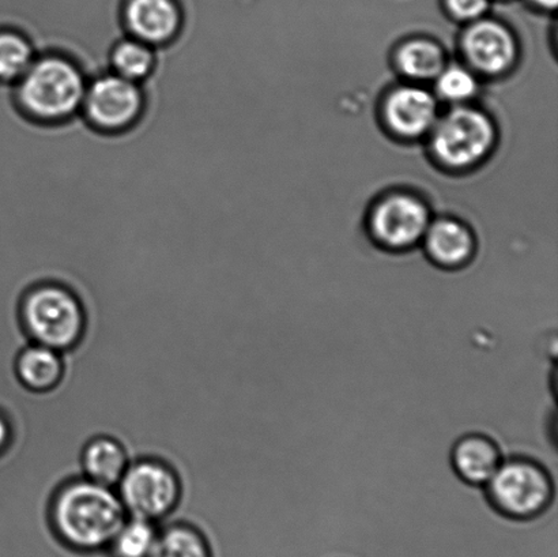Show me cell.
Listing matches in <instances>:
<instances>
[{
  "instance_id": "1",
  "label": "cell",
  "mask_w": 558,
  "mask_h": 557,
  "mask_svg": "<svg viewBox=\"0 0 558 557\" xmlns=\"http://www.w3.org/2000/svg\"><path fill=\"white\" fill-rule=\"evenodd\" d=\"M129 514L117 489L71 480L53 496L49 521L58 542L80 555L106 554Z\"/></svg>"
},
{
  "instance_id": "2",
  "label": "cell",
  "mask_w": 558,
  "mask_h": 557,
  "mask_svg": "<svg viewBox=\"0 0 558 557\" xmlns=\"http://www.w3.org/2000/svg\"><path fill=\"white\" fill-rule=\"evenodd\" d=\"M89 76L78 60L58 51L38 53L14 84L22 117L40 125H60L80 117Z\"/></svg>"
},
{
  "instance_id": "3",
  "label": "cell",
  "mask_w": 558,
  "mask_h": 557,
  "mask_svg": "<svg viewBox=\"0 0 558 557\" xmlns=\"http://www.w3.org/2000/svg\"><path fill=\"white\" fill-rule=\"evenodd\" d=\"M22 329L32 343L64 353L74 349L86 330V311L68 283L40 281L26 289L20 304Z\"/></svg>"
},
{
  "instance_id": "4",
  "label": "cell",
  "mask_w": 558,
  "mask_h": 557,
  "mask_svg": "<svg viewBox=\"0 0 558 557\" xmlns=\"http://www.w3.org/2000/svg\"><path fill=\"white\" fill-rule=\"evenodd\" d=\"M484 495L490 509L506 520L535 521L555 504V477L537 458L506 456L485 485Z\"/></svg>"
},
{
  "instance_id": "5",
  "label": "cell",
  "mask_w": 558,
  "mask_h": 557,
  "mask_svg": "<svg viewBox=\"0 0 558 557\" xmlns=\"http://www.w3.org/2000/svg\"><path fill=\"white\" fill-rule=\"evenodd\" d=\"M429 138L437 162L450 169H468L484 161L494 149L496 129L484 111L461 104L436 120Z\"/></svg>"
},
{
  "instance_id": "6",
  "label": "cell",
  "mask_w": 558,
  "mask_h": 557,
  "mask_svg": "<svg viewBox=\"0 0 558 557\" xmlns=\"http://www.w3.org/2000/svg\"><path fill=\"white\" fill-rule=\"evenodd\" d=\"M144 85L112 71L89 76L80 117L104 135H122L136 128L146 111Z\"/></svg>"
},
{
  "instance_id": "7",
  "label": "cell",
  "mask_w": 558,
  "mask_h": 557,
  "mask_svg": "<svg viewBox=\"0 0 558 557\" xmlns=\"http://www.w3.org/2000/svg\"><path fill=\"white\" fill-rule=\"evenodd\" d=\"M117 493L129 517L162 525L177 511L182 485L167 462L142 458L131 462Z\"/></svg>"
},
{
  "instance_id": "8",
  "label": "cell",
  "mask_w": 558,
  "mask_h": 557,
  "mask_svg": "<svg viewBox=\"0 0 558 557\" xmlns=\"http://www.w3.org/2000/svg\"><path fill=\"white\" fill-rule=\"evenodd\" d=\"M429 207L418 196L393 193L377 202L372 210V237L383 249L404 251L424 239L430 226Z\"/></svg>"
},
{
  "instance_id": "9",
  "label": "cell",
  "mask_w": 558,
  "mask_h": 557,
  "mask_svg": "<svg viewBox=\"0 0 558 557\" xmlns=\"http://www.w3.org/2000/svg\"><path fill=\"white\" fill-rule=\"evenodd\" d=\"M461 48L470 69L486 76L506 74L518 59L515 35L499 21L480 19L463 32Z\"/></svg>"
},
{
  "instance_id": "10",
  "label": "cell",
  "mask_w": 558,
  "mask_h": 557,
  "mask_svg": "<svg viewBox=\"0 0 558 557\" xmlns=\"http://www.w3.org/2000/svg\"><path fill=\"white\" fill-rule=\"evenodd\" d=\"M122 24L124 35L160 49L182 35L184 14L178 0H125Z\"/></svg>"
},
{
  "instance_id": "11",
  "label": "cell",
  "mask_w": 558,
  "mask_h": 557,
  "mask_svg": "<svg viewBox=\"0 0 558 557\" xmlns=\"http://www.w3.org/2000/svg\"><path fill=\"white\" fill-rule=\"evenodd\" d=\"M383 119L387 129L401 138H420L429 134L439 119L437 97L417 85L398 86L385 98Z\"/></svg>"
},
{
  "instance_id": "12",
  "label": "cell",
  "mask_w": 558,
  "mask_h": 557,
  "mask_svg": "<svg viewBox=\"0 0 558 557\" xmlns=\"http://www.w3.org/2000/svg\"><path fill=\"white\" fill-rule=\"evenodd\" d=\"M499 441L481 431L463 434L450 449V467L463 484L484 488L505 460Z\"/></svg>"
},
{
  "instance_id": "13",
  "label": "cell",
  "mask_w": 558,
  "mask_h": 557,
  "mask_svg": "<svg viewBox=\"0 0 558 557\" xmlns=\"http://www.w3.org/2000/svg\"><path fill=\"white\" fill-rule=\"evenodd\" d=\"M423 240L430 262L445 270L462 269L475 254L472 231L453 218L432 221Z\"/></svg>"
},
{
  "instance_id": "14",
  "label": "cell",
  "mask_w": 558,
  "mask_h": 557,
  "mask_svg": "<svg viewBox=\"0 0 558 557\" xmlns=\"http://www.w3.org/2000/svg\"><path fill=\"white\" fill-rule=\"evenodd\" d=\"M131 461L119 440L108 435L87 441L82 451L81 465L84 477L109 488H117Z\"/></svg>"
},
{
  "instance_id": "15",
  "label": "cell",
  "mask_w": 558,
  "mask_h": 557,
  "mask_svg": "<svg viewBox=\"0 0 558 557\" xmlns=\"http://www.w3.org/2000/svg\"><path fill=\"white\" fill-rule=\"evenodd\" d=\"M15 373L27 390L44 392L54 389L63 379V353L29 343L15 360Z\"/></svg>"
},
{
  "instance_id": "16",
  "label": "cell",
  "mask_w": 558,
  "mask_h": 557,
  "mask_svg": "<svg viewBox=\"0 0 558 557\" xmlns=\"http://www.w3.org/2000/svg\"><path fill=\"white\" fill-rule=\"evenodd\" d=\"M157 64L158 49L128 35L114 41L108 55L109 71L140 85L155 74Z\"/></svg>"
},
{
  "instance_id": "17",
  "label": "cell",
  "mask_w": 558,
  "mask_h": 557,
  "mask_svg": "<svg viewBox=\"0 0 558 557\" xmlns=\"http://www.w3.org/2000/svg\"><path fill=\"white\" fill-rule=\"evenodd\" d=\"M150 557H217L215 545L193 523H162Z\"/></svg>"
},
{
  "instance_id": "18",
  "label": "cell",
  "mask_w": 558,
  "mask_h": 557,
  "mask_svg": "<svg viewBox=\"0 0 558 557\" xmlns=\"http://www.w3.org/2000/svg\"><path fill=\"white\" fill-rule=\"evenodd\" d=\"M396 65L409 80L435 81L447 65L446 53L428 38H413L398 47Z\"/></svg>"
},
{
  "instance_id": "19",
  "label": "cell",
  "mask_w": 558,
  "mask_h": 557,
  "mask_svg": "<svg viewBox=\"0 0 558 557\" xmlns=\"http://www.w3.org/2000/svg\"><path fill=\"white\" fill-rule=\"evenodd\" d=\"M37 55L35 44L25 32L11 27L0 29V82L16 84Z\"/></svg>"
},
{
  "instance_id": "20",
  "label": "cell",
  "mask_w": 558,
  "mask_h": 557,
  "mask_svg": "<svg viewBox=\"0 0 558 557\" xmlns=\"http://www.w3.org/2000/svg\"><path fill=\"white\" fill-rule=\"evenodd\" d=\"M160 525L129 517L109 544L106 557H150Z\"/></svg>"
},
{
  "instance_id": "21",
  "label": "cell",
  "mask_w": 558,
  "mask_h": 557,
  "mask_svg": "<svg viewBox=\"0 0 558 557\" xmlns=\"http://www.w3.org/2000/svg\"><path fill=\"white\" fill-rule=\"evenodd\" d=\"M435 82L437 97L453 106L466 104L478 90V81L473 71L459 64L446 65Z\"/></svg>"
},
{
  "instance_id": "22",
  "label": "cell",
  "mask_w": 558,
  "mask_h": 557,
  "mask_svg": "<svg viewBox=\"0 0 558 557\" xmlns=\"http://www.w3.org/2000/svg\"><path fill=\"white\" fill-rule=\"evenodd\" d=\"M447 8L456 19L473 22L483 19L489 0H446Z\"/></svg>"
},
{
  "instance_id": "23",
  "label": "cell",
  "mask_w": 558,
  "mask_h": 557,
  "mask_svg": "<svg viewBox=\"0 0 558 557\" xmlns=\"http://www.w3.org/2000/svg\"><path fill=\"white\" fill-rule=\"evenodd\" d=\"M14 428L10 419L3 412H0V455H3L13 444Z\"/></svg>"
},
{
  "instance_id": "24",
  "label": "cell",
  "mask_w": 558,
  "mask_h": 557,
  "mask_svg": "<svg viewBox=\"0 0 558 557\" xmlns=\"http://www.w3.org/2000/svg\"><path fill=\"white\" fill-rule=\"evenodd\" d=\"M533 2L544 10H555L557 5V0H533Z\"/></svg>"
}]
</instances>
